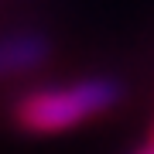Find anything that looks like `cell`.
Segmentation results:
<instances>
[{"label": "cell", "mask_w": 154, "mask_h": 154, "mask_svg": "<svg viewBox=\"0 0 154 154\" xmlns=\"http://www.w3.org/2000/svg\"><path fill=\"white\" fill-rule=\"evenodd\" d=\"M116 99L120 86L113 79H82L58 89H34L17 103V123L34 134H55L110 110Z\"/></svg>", "instance_id": "obj_1"}, {"label": "cell", "mask_w": 154, "mask_h": 154, "mask_svg": "<svg viewBox=\"0 0 154 154\" xmlns=\"http://www.w3.org/2000/svg\"><path fill=\"white\" fill-rule=\"evenodd\" d=\"M151 144H154V140H151Z\"/></svg>", "instance_id": "obj_4"}, {"label": "cell", "mask_w": 154, "mask_h": 154, "mask_svg": "<svg viewBox=\"0 0 154 154\" xmlns=\"http://www.w3.org/2000/svg\"><path fill=\"white\" fill-rule=\"evenodd\" d=\"M45 55H48V41L38 38V34H11V38H0V79L41 65Z\"/></svg>", "instance_id": "obj_2"}, {"label": "cell", "mask_w": 154, "mask_h": 154, "mask_svg": "<svg viewBox=\"0 0 154 154\" xmlns=\"http://www.w3.org/2000/svg\"><path fill=\"white\" fill-rule=\"evenodd\" d=\"M137 154H154V144H151V147H144V151H137Z\"/></svg>", "instance_id": "obj_3"}]
</instances>
